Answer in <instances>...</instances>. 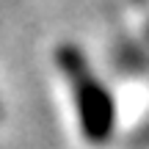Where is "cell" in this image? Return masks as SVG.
<instances>
[{"label": "cell", "mask_w": 149, "mask_h": 149, "mask_svg": "<svg viewBox=\"0 0 149 149\" xmlns=\"http://www.w3.org/2000/svg\"><path fill=\"white\" fill-rule=\"evenodd\" d=\"M61 64L66 66V72L77 83V108H80V119H83V133L91 141H105L113 130V116H116L111 94L86 72L80 53L64 50L61 53Z\"/></svg>", "instance_id": "cell-1"}]
</instances>
